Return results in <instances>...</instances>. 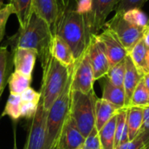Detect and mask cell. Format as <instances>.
Wrapping results in <instances>:
<instances>
[{
    "instance_id": "obj_27",
    "label": "cell",
    "mask_w": 149,
    "mask_h": 149,
    "mask_svg": "<svg viewBox=\"0 0 149 149\" xmlns=\"http://www.w3.org/2000/svg\"><path fill=\"white\" fill-rule=\"evenodd\" d=\"M122 14L124 19L134 26L140 28H146L148 25V17L140 8L130 9L123 12Z\"/></svg>"
},
{
    "instance_id": "obj_9",
    "label": "cell",
    "mask_w": 149,
    "mask_h": 149,
    "mask_svg": "<svg viewBox=\"0 0 149 149\" xmlns=\"http://www.w3.org/2000/svg\"><path fill=\"white\" fill-rule=\"evenodd\" d=\"M47 113L40 100L34 116L31 119L27 139L24 149H45L46 139Z\"/></svg>"
},
{
    "instance_id": "obj_40",
    "label": "cell",
    "mask_w": 149,
    "mask_h": 149,
    "mask_svg": "<svg viewBox=\"0 0 149 149\" xmlns=\"http://www.w3.org/2000/svg\"><path fill=\"white\" fill-rule=\"evenodd\" d=\"M143 149H149V146H148V147H146L145 148H143Z\"/></svg>"
},
{
    "instance_id": "obj_1",
    "label": "cell",
    "mask_w": 149,
    "mask_h": 149,
    "mask_svg": "<svg viewBox=\"0 0 149 149\" xmlns=\"http://www.w3.org/2000/svg\"><path fill=\"white\" fill-rule=\"evenodd\" d=\"M54 35L59 36L69 45L75 60L86 51L91 36L86 18L78 9L77 0H68L58 20Z\"/></svg>"
},
{
    "instance_id": "obj_26",
    "label": "cell",
    "mask_w": 149,
    "mask_h": 149,
    "mask_svg": "<svg viewBox=\"0 0 149 149\" xmlns=\"http://www.w3.org/2000/svg\"><path fill=\"white\" fill-rule=\"evenodd\" d=\"M136 107L141 108H146L149 107V93L142 79L138 84L132 95L127 107Z\"/></svg>"
},
{
    "instance_id": "obj_38",
    "label": "cell",
    "mask_w": 149,
    "mask_h": 149,
    "mask_svg": "<svg viewBox=\"0 0 149 149\" xmlns=\"http://www.w3.org/2000/svg\"><path fill=\"white\" fill-rule=\"evenodd\" d=\"M142 80L144 82V85L147 88V90L148 91L149 93V72H147L143 75V78H142Z\"/></svg>"
},
{
    "instance_id": "obj_5",
    "label": "cell",
    "mask_w": 149,
    "mask_h": 149,
    "mask_svg": "<svg viewBox=\"0 0 149 149\" xmlns=\"http://www.w3.org/2000/svg\"><path fill=\"white\" fill-rule=\"evenodd\" d=\"M97 98L94 90L87 93L72 90L69 115L85 138L95 127Z\"/></svg>"
},
{
    "instance_id": "obj_19",
    "label": "cell",
    "mask_w": 149,
    "mask_h": 149,
    "mask_svg": "<svg viewBox=\"0 0 149 149\" xmlns=\"http://www.w3.org/2000/svg\"><path fill=\"white\" fill-rule=\"evenodd\" d=\"M102 99L107 100L118 109L126 107V95L124 88L113 86L107 78L103 82Z\"/></svg>"
},
{
    "instance_id": "obj_43",
    "label": "cell",
    "mask_w": 149,
    "mask_h": 149,
    "mask_svg": "<svg viewBox=\"0 0 149 149\" xmlns=\"http://www.w3.org/2000/svg\"><path fill=\"white\" fill-rule=\"evenodd\" d=\"M79 149H80V148H79Z\"/></svg>"
},
{
    "instance_id": "obj_16",
    "label": "cell",
    "mask_w": 149,
    "mask_h": 149,
    "mask_svg": "<svg viewBox=\"0 0 149 149\" xmlns=\"http://www.w3.org/2000/svg\"><path fill=\"white\" fill-rule=\"evenodd\" d=\"M51 54L58 62L67 67H72L75 63V58L69 45L58 35H53L51 45Z\"/></svg>"
},
{
    "instance_id": "obj_8",
    "label": "cell",
    "mask_w": 149,
    "mask_h": 149,
    "mask_svg": "<svg viewBox=\"0 0 149 149\" xmlns=\"http://www.w3.org/2000/svg\"><path fill=\"white\" fill-rule=\"evenodd\" d=\"M120 0H92L90 11L84 15L90 36L98 35L103 29L108 15L115 10Z\"/></svg>"
},
{
    "instance_id": "obj_2",
    "label": "cell",
    "mask_w": 149,
    "mask_h": 149,
    "mask_svg": "<svg viewBox=\"0 0 149 149\" xmlns=\"http://www.w3.org/2000/svg\"><path fill=\"white\" fill-rule=\"evenodd\" d=\"M53 34L49 24L42 17L32 12L27 24L19 27L17 31L9 37L3 46L16 48H28L37 52L40 63L44 62L51 54V45Z\"/></svg>"
},
{
    "instance_id": "obj_28",
    "label": "cell",
    "mask_w": 149,
    "mask_h": 149,
    "mask_svg": "<svg viewBox=\"0 0 149 149\" xmlns=\"http://www.w3.org/2000/svg\"><path fill=\"white\" fill-rule=\"evenodd\" d=\"M126 73V62L125 59L116 64L115 65L110 67L108 73L107 74V78L109 81L115 86L123 87L124 79Z\"/></svg>"
},
{
    "instance_id": "obj_33",
    "label": "cell",
    "mask_w": 149,
    "mask_h": 149,
    "mask_svg": "<svg viewBox=\"0 0 149 149\" xmlns=\"http://www.w3.org/2000/svg\"><path fill=\"white\" fill-rule=\"evenodd\" d=\"M38 104L35 103V102H31V101L22 100L21 107H20V117L26 118V119H31L34 116V114L38 109Z\"/></svg>"
},
{
    "instance_id": "obj_39",
    "label": "cell",
    "mask_w": 149,
    "mask_h": 149,
    "mask_svg": "<svg viewBox=\"0 0 149 149\" xmlns=\"http://www.w3.org/2000/svg\"><path fill=\"white\" fill-rule=\"evenodd\" d=\"M13 149H17V145H16V143H14V148H13Z\"/></svg>"
},
{
    "instance_id": "obj_29",
    "label": "cell",
    "mask_w": 149,
    "mask_h": 149,
    "mask_svg": "<svg viewBox=\"0 0 149 149\" xmlns=\"http://www.w3.org/2000/svg\"><path fill=\"white\" fill-rule=\"evenodd\" d=\"M21 96L17 94H10L6 102L3 116L7 115L13 120H17L20 118V107H21Z\"/></svg>"
},
{
    "instance_id": "obj_15",
    "label": "cell",
    "mask_w": 149,
    "mask_h": 149,
    "mask_svg": "<svg viewBox=\"0 0 149 149\" xmlns=\"http://www.w3.org/2000/svg\"><path fill=\"white\" fill-rule=\"evenodd\" d=\"M126 62V73L124 79V85L123 88L125 91L126 95V107H128L132 95L143 78V75L137 70L135 65H134L133 61L131 60L130 57L127 55L125 58Z\"/></svg>"
},
{
    "instance_id": "obj_32",
    "label": "cell",
    "mask_w": 149,
    "mask_h": 149,
    "mask_svg": "<svg viewBox=\"0 0 149 149\" xmlns=\"http://www.w3.org/2000/svg\"><path fill=\"white\" fill-rule=\"evenodd\" d=\"M137 135H139L141 138L144 144V148L149 146V107L144 108L143 123Z\"/></svg>"
},
{
    "instance_id": "obj_42",
    "label": "cell",
    "mask_w": 149,
    "mask_h": 149,
    "mask_svg": "<svg viewBox=\"0 0 149 149\" xmlns=\"http://www.w3.org/2000/svg\"><path fill=\"white\" fill-rule=\"evenodd\" d=\"M0 3H3V0H0Z\"/></svg>"
},
{
    "instance_id": "obj_37",
    "label": "cell",
    "mask_w": 149,
    "mask_h": 149,
    "mask_svg": "<svg viewBox=\"0 0 149 149\" xmlns=\"http://www.w3.org/2000/svg\"><path fill=\"white\" fill-rule=\"evenodd\" d=\"M142 40L143 42L145 43V45L149 48V27L147 25L146 29H145V31L143 33V36H142Z\"/></svg>"
},
{
    "instance_id": "obj_13",
    "label": "cell",
    "mask_w": 149,
    "mask_h": 149,
    "mask_svg": "<svg viewBox=\"0 0 149 149\" xmlns=\"http://www.w3.org/2000/svg\"><path fill=\"white\" fill-rule=\"evenodd\" d=\"M84 141L85 137L69 115L60 134L57 149H79Z\"/></svg>"
},
{
    "instance_id": "obj_17",
    "label": "cell",
    "mask_w": 149,
    "mask_h": 149,
    "mask_svg": "<svg viewBox=\"0 0 149 149\" xmlns=\"http://www.w3.org/2000/svg\"><path fill=\"white\" fill-rule=\"evenodd\" d=\"M137 70L144 75L149 72V48L145 45L142 38L127 52Z\"/></svg>"
},
{
    "instance_id": "obj_3",
    "label": "cell",
    "mask_w": 149,
    "mask_h": 149,
    "mask_svg": "<svg viewBox=\"0 0 149 149\" xmlns=\"http://www.w3.org/2000/svg\"><path fill=\"white\" fill-rule=\"evenodd\" d=\"M41 67L43 70L40 88L41 100L44 108L48 111L67 85L71 77L72 67L64 65L52 54L41 63Z\"/></svg>"
},
{
    "instance_id": "obj_10",
    "label": "cell",
    "mask_w": 149,
    "mask_h": 149,
    "mask_svg": "<svg viewBox=\"0 0 149 149\" xmlns=\"http://www.w3.org/2000/svg\"><path fill=\"white\" fill-rule=\"evenodd\" d=\"M67 1L68 0H32V12L46 21L53 35Z\"/></svg>"
},
{
    "instance_id": "obj_21",
    "label": "cell",
    "mask_w": 149,
    "mask_h": 149,
    "mask_svg": "<svg viewBox=\"0 0 149 149\" xmlns=\"http://www.w3.org/2000/svg\"><path fill=\"white\" fill-rule=\"evenodd\" d=\"M13 55L7 50L6 46H0V97L12 73Z\"/></svg>"
},
{
    "instance_id": "obj_24",
    "label": "cell",
    "mask_w": 149,
    "mask_h": 149,
    "mask_svg": "<svg viewBox=\"0 0 149 149\" xmlns=\"http://www.w3.org/2000/svg\"><path fill=\"white\" fill-rule=\"evenodd\" d=\"M31 82V77L25 76L18 72L14 71L8 80L9 88L11 94L20 95L27 88L30 87Z\"/></svg>"
},
{
    "instance_id": "obj_41",
    "label": "cell",
    "mask_w": 149,
    "mask_h": 149,
    "mask_svg": "<svg viewBox=\"0 0 149 149\" xmlns=\"http://www.w3.org/2000/svg\"><path fill=\"white\" fill-rule=\"evenodd\" d=\"M148 26L149 27V20H148Z\"/></svg>"
},
{
    "instance_id": "obj_6",
    "label": "cell",
    "mask_w": 149,
    "mask_h": 149,
    "mask_svg": "<svg viewBox=\"0 0 149 149\" xmlns=\"http://www.w3.org/2000/svg\"><path fill=\"white\" fill-rule=\"evenodd\" d=\"M104 27L115 33L119 40L128 52L134 45L141 39L146 28H140L129 24L123 17L122 12L115 11V15L105 23Z\"/></svg>"
},
{
    "instance_id": "obj_4",
    "label": "cell",
    "mask_w": 149,
    "mask_h": 149,
    "mask_svg": "<svg viewBox=\"0 0 149 149\" xmlns=\"http://www.w3.org/2000/svg\"><path fill=\"white\" fill-rule=\"evenodd\" d=\"M72 75V72H71ZM71 77L65 89L53 102L47 113L45 149H57L60 134L69 117L71 103Z\"/></svg>"
},
{
    "instance_id": "obj_7",
    "label": "cell",
    "mask_w": 149,
    "mask_h": 149,
    "mask_svg": "<svg viewBox=\"0 0 149 149\" xmlns=\"http://www.w3.org/2000/svg\"><path fill=\"white\" fill-rule=\"evenodd\" d=\"M94 81L93 72L86 49L84 54L75 60V63L72 67L71 87L72 91L87 93L93 90Z\"/></svg>"
},
{
    "instance_id": "obj_20",
    "label": "cell",
    "mask_w": 149,
    "mask_h": 149,
    "mask_svg": "<svg viewBox=\"0 0 149 149\" xmlns=\"http://www.w3.org/2000/svg\"><path fill=\"white\" fill-rule=\"evenodd\" d=\"M144 118V108L129 107H127L126 122L128 131L129 141L134 140L139 134Z\"/></svg>"
},
{
    "instance_id": "obj_22",
    "label": "cell",
    "mask_w": 149,
    "mask_h": 149,
    "mask_svg": "<svg viewBox=\"0 0 149 149\" xmlns=\"http://www.w3.org/2000/svg\"><path fill=\"white\" fill-rule=\"evenodd\" d=\"M117 113L99 131L102 149H115V128Z\"/></svg>"
},
{
    "instance_id": "obj_14",
    "label": "cell",
    "mask_w": 149,
    "mask_h": 149,
    "mask_svg": "<svg viewBox=\"0 0 149 149\" xmlns=\"http://www.w3.org/2000/svg\"><path fill=\"white\" fill-rule=\"evenodd\" d=\"M15 71L25 76L31 77L38 58L36 51L28 48H16L11 50Z\"/></svg>"
},
{
    "instance_id": "obj_18",
    "label": "cell",
    "mask_w": 149,
    "mask_h": 149,
    "mask_svg": "<svg viewBox=\"0 0 149 149\" xmlns=\"http://www.w3.org/2000/svg\"><path fill=\"white\" fill-rule=\"evenodd\" d=\"M113 104L102 98H97L95 103V127L100 131L119 111Z\"/></svg>"
},
{
    "instance_id": "obj_23",
    "label": "cell",
    "mask_w": 149,
    "mask_h": 149,
    "mask_svg": "<svg viewBox=\"0 0 149 149\" xmlns=\"http://www.w3.org/2000/svg\"><path fill=\"white\" fill-rule=\"evenodd\" d=\"M20 27H24L32 14V0H9Z\"/></svg>"
},
{
    "instance_id": "obj_25",
    "label": "cell",
    "mask_w": 149,
    "mask_h": 149,
    "mask_svg": "<svg viewBox=\"0 0 149 149\" xmlns=\"http://www.w3.org/2000/svg\"><path fill=\"white\" fill-rule=\"evenodd\" d=\"M126 116H127V107H124L118 111L116 128H115V148L120 145L129 141Z\"/></svg>"
},
{
    "instance_id": "obj_11",
    "label": "cell",
    "mask_w": 149,
    "mask_h": 149,
    "mask_svg": "<svg viewBox=\"0 0 149 149\" xmlns=\"http://www.w3.org/2000/svg\"><path fill=\"white\" fill-rule=\"evenodd\" d=\"M87 53L93 68L94 80H98L107 76L111 67L103 45L97 38V35L91 37Z\"/></svg>"
},
{
    "instance_id": "obj_35",
    "label": "cell",
    "mask_w": 149,
    "mask_h": 149,
    "mask_svg": "<svg viewBox=\"0 0 149 149\" xmlns=\"http://www.w3.org/2000/svg\"><path fill=\"white\" fill-rule=\"evenodd\" d=\"M20 96H21L22 100L31 101V102H35V103H38V104L39 103V101L41 100L40 92H36L31 86L29 88H27L24 93H22L20 94Z\"/></svg>"
},
{
    "instance_id": "obj_34",
    "label": "cell",
    "mask_w": 149,
    "mask_h": 149,
    "mask_svg": "<svg viewBox=\"0 0 149 149\" xmlns=\"http://www.w3.org/2000/svg\"><path fill=\"white\" fill-rule=\"evenodd\" d=\"M147 1L148 0H120V2L119 3V4L115 9V11L123 13L130 9H134V8L141 9Z\"/></svg>"
},
{
    "instance_id": "obj_31",
    "label": "cell",
    "mask_w": 149,
    "mask_h": 149,
    "mask_svg": "<svg viewBox=\"0 0 149 149\" xmlns=\"http://www.w3.org/2000/svg\"><path fill=\"white\" fill-rule=\"evenodd\" d=\"M80 149H102L99 137V131L96 127H94L85 138V141Z\"/></svg>"
},
{
    "instance_id": "obj_12",
    "label": "cell",
    "mask_w": 149,
    "mask_h": 149,
    "mask_svg": "<svg viewBox=\"0 0 149 149\" xmlns=\"http://www.w3.org/2000/svg\"><path fill=\"white\" fill-rule=\"evenodd\" d=\"M97 38L103 45L111 67L124 60L127 56V50L124 48L115 33L110 29L103 27V31L97 35Z\"/></svg>"
},
{
    "instance_id": "obj_36",
    "label": "cell",
    "mask_w": 149,
    "mask_h": 149,
    "mask_svg": "<svg viewBox=\"0 0 149 149\" xmlns=\"http://www.w3.org/2000/svg\"><path fill=\"white\" fill-rule=\"evenodd\" d=\"M144 144L141 140V138L137 135L134 140L129 141L127 142H125L119 147H117L115 149H143Z\"/></svg>"
},
{
    "instance_id": "obj_30",
    "label": "cell",
    "mask_w": 149,
    "mask_h": 149,
    "mask_svg": "<svg viewBox=\"0 0 149 149\" xmlns=\"http://www.w3.org/2000/svg\"><path fill=\"white\" fill-rule=\"evenodd\" d=\"M13 8L12 6L8 3H0V43L2 42L4 33H5V27L7 21L11 14H13Z\"/></svg>"
}]
</instances>
